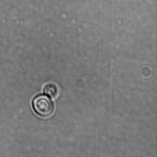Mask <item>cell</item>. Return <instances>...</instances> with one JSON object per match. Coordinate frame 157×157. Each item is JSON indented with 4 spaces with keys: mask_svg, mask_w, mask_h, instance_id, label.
I'll use <instances>...</instances> for the list:
<instances>
[{
    "mask_svg": "<svg viewBox=\"0 0 157 157\" xmlns=\"http://www.w3.org/2000/svg\"><path fill=\"white\" fill-rule=\"evenodd\" d=\"M33 107L36 113L43 117L49 116L54 110L53 102L49 97L44 94H39L34 98Z\"/></svg>",
    "mask_w": 157,
    "mask_h": 157,
    "instance_id": "obj_1",
    "label": "cell"
},
{
    "mask_svg": "<svg viewBox=\"0 0 157 157\" xmlns=\"http://www.w3.org/2000/svg\"><path fill=\"white\" fill-rule=\"evenodd\" d=\"M44 93L49 98H55L57 95L58 90L57 86L53 83L46 85L44 90Z\"/></svg>",
    "mask_w": 157,
    "mask_h": 157,
    "instance_id": "obj_2",
    "label": "cell"
}]
</instances>
